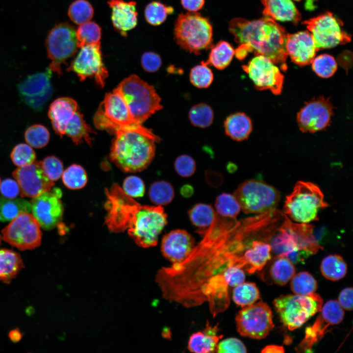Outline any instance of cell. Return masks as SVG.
<instances>
[{
    "label": "cell",
    "instance_id": "obj_1",
    "mask_svg": "<svg viewBox=\"0 0 353 353\" xmlns=\"http://www.w3.org/2000/svg\"><path fill=\"white\" fill-rule=\"evenodd\" d=\"M107 211L105 223L112 232L127 230L139 246H155L158 237L167 224V216L161 205H141L127 195L117 183L105 189Z\"/></svg>",
    "mask_w": 353,
    "mask_h": 353
},
{
    "label": "cell",
    "instance_id": "obj_2",
    "mask_svg": "<svg viewBox=\"0 0 353 353\" xmlns=\"http://www.w3.org/2000/svg\"><path fill=\"white\" fill-rule=\"evenodd\" d=\"M229 30L234 41L240 45L234 53L238 59H244L249 52L253 51L256 55L269 58L282 70H287L288 33L272 18L266 16L249 21L235 18L229 23Z\"/></svg>",
    "mask_w": 353,
    "mask_h": 353
},
{
    "label": "cell",
    "instance_id": "obj_3",
    "mask_svg": "<svg viewBox=\"0 0 353 353\" xmlns=\"http://www.w3.org/2000/svg\"><path fill=\"white\" fill-rule=\"evenodd\" d=\"M115 134L110 158L119 169L132 173L149 166L155 156V140L136 131H121Z\"/></svg>",
    "mask_w": 353,
    "mask_h": 353
},
{
    "label": "cell",
    "instance_id": "obj_4",
    "mask_svg": "<svg viewBox=\"0 0 353 353\" xmlns=\"http://www.w3.org/2000/svg\"><path fill=\"white\" fill-rule=\"evenodd\" d=\"M113 91L121 97L132 118L140 124L162 108L153 86L135 75L125 78Z\"/></svg>",
    "mask_w": 353,
    "mask_h": 353
},
{
    "label": "cell",
    "instance_id": "obj_5",
    "mask_svg": "<svg viewBox=\"0 0 353 353\" xmlns=\"http://www.w3.org/2000/svg\"><path fill=\"white\" fill-rule=\"evenodd\" d=\"M94 123L99 129L114 133L121 131H136L152 138L156 142L160 141L151 129L134 120L123 99L114 91L105 95L94 115Z\"/></svg>",
    "mask_w": 353,
    "mask_h": 353
},
{
    "label": "cell",
    "instance_id": "obj_6",
    "mask_svg": "<svg viewBox=\"0 0 353 353\" xmlns=\"http://www.w3.org/2000/svg\"><path fill=\"white\" fill-rule=\"evenodd\" d=\"M329 206L320 188L314 183L297 181L292 192L286 197L283 212L297 223H309L318 220L320 210Z\"/></svg>",
    "mask_w": 353,
    "mask_h": 353
},
{
    "label": "cell",
    "instance_id": "obj_7",
    "mask_svg": "<svg viewBox=\"0 0 353 353\" xmlns=\"http://www.w3.org/2000/svg\"><path fill=\"white\" fill-rule=\"evenodd\" d=\"M174 35L181 48L196 55L212 47V26L206 18L196 12L182 13L178 16Z\"/></svg>",
    "mask_w": 353,
    "mask_h": 353
},
{
    "label": "cell",
    "instance_id": "obj_8",
    "mask_svg": "<svg viewBox=\"0 0 353 353\" xmlns=\"http://www.w3.org/2000/svg\"><path fill=\"white\" fill-rule=\"evenodd\" d=\"M273 303L282 323L293 330L320 312L323 300L315 293L307 295L288 294L280 295Z\"/></svg>",
    "mask_w": 353,
    "mask_h": 353
},
{
    "label": "cell",
    "instance_id": "obj_9",
    "mask_svg": "<svg viewBox=\"0 0 353 353\" xmlns=\"http://www.w3.org/2000/svg\"><path fill=\"white\" fill-rule=\"evenodd\" d=\"M246 214H261L276 209L280 192L262 180L251 179L239 185L233 194Z\"/></svg>",
    "mask_w": 353,
    "mask_h": 353
},
{
    "label": "cell",
    "instance_id": "obj_10",
    "mask_svg": "<svg viewBox=\"0 0 353 353\" xmlns=\"http://www.w3.org/2000/svg\"><path fill=\"white\" fill-rule=\"evenodd\" d=\"M45 46L52 72L62 74L61 64L77 50L76 29L68 22L56 24L48 33Z\"/></svg>",
    "mask_w": 353,
    "mask_h": 353
},
{
    "label": "cell",
    "instance_id": "obj_11",
    "mask_svg": "<svg viewBox=\"0 0 353 353\" xmlns=\"http://www.w3.org/2000/svg\"><path fill=\"white\" fill-rule=\"evenodd\" d=\"M235 321L241 335L256 339L266 337L274 327L272 310L262 302L243 307L236 314Z\"/></svg>",
    "mask_w": 353,
    "mask_h": 353
},
{
    "label": "cell",
    "instance_id": "obj_12",
    "mask_svg": "<svg viewBox=\"0 0 353 353\" xmlns=\"http://www.w3.org/2000/svg\"><path fill=\"white\" fill-rule=\"evenodd\" d=\"M40 226L32 214H19L1 231V240L21 251L32 250L41 243Z\"/></svg>",
    "mask_w": 353,
    "mask_h": 353
},
{
    "label": "cell",
    "instance_id": "obj_13",
    "mask_svg": "<svg viewBox=\"0 0 353 353\" xmlns=\"http://www.w3.org/2000/svg\"><path fill=\"white\" fill-rule=\"evenodd\" d=\"M303 24L311 32L316 51L351 41V35L342 30V24L330 12L305 21Z\"/></svg>",
    "mask_w": 353,
    "mask_h": 353
},
{
    "label": "cell",
    "instance_id": "obj_14",
    "mask_svg": "<svg viewBox=\"0 0 353 353\" xmlns=\"http://www.w3.org/2000/svg\"><path fill=\"white\" fill-rule=\"evenodd\" d=\"M242 68L256 89H269L275 95L281 94L284 76L277 66L269 58L262 55H256Z\"/></svg>",
    "mask_w": 353,
    "mask_h": 353
},
{
    "label": "cell",
    "instance_id": "obj_15",
    "mask_svg": "<svg viewBox=\"0 0 353 353\" xmlns=\"http://www.w3.org/2000/svg\"><path fill=\"white\" fill-rule=\"evenodd\" d=\"M320 312L314 324L306 328L303 339L295 348L297 352H309L327 332L328 328L339 324L344 317L343 309L335 300L328 301Z\"/></svg>",
    "mask_w": 353,
    "mask_h": 353
},
{
    "label": "cell",
    "instance_id": "obj_16",
    "mask_svg": "<svg viewBox=\"0 0 353 353\" xmlns=\"http://www.w3.org/2000/svg\"><path fill=\"white\" fill-rule=\"evenodd\" d=\"M67 70L75 72L81 81L94 77L97 83L103 87L108 73L102 61L101 43L81 47Z\"/></svg>",
    "mask_w": 353,
    "mask_h": 353
},
{
    "label": "cell",
    "instance_id": "obj_17",
    "mask_svg": "<svg viewBox=\"0 0 353 353\" xmlns=\"http://www.w3.org/2000/svg\"><path fill=\"white\" fill-rule=\"evenodd\" d=\"M51 74L52 71L48 67L45 72L27 76L18 85L21 99L33 110H42L51 97L52 93Z\"/></svg>",
    "mask_w": 353,
    "mask_h": 353
},
{
    "label": "cell",
    "instance_id": "obj_18",
    "mask_svg": "<svg viewBox=\"0 0 353 353\" xmlns=\"http://www.w3.org/2000/svg\"><path fill=\"white\" fill-rule=\"evenodd\" d=\"M61 196V192L56 188L44 192L30 201L32 214L43 229H52L61 222L63 206Z\"/></svg>",
    "mask_w": 353,
    "mask_h": 353
},
{
    "label": "cell",
    "instance_id": "obj_19",
    "mask_svg": "<svg viewBox=\"0 0 353 353\" xmlns=\"http://www.w3.org/2000/svg\"><path fill=\"white\" fill-rule=\"evenodd\" d=\"M332 114L329 99L320 97L305 103L298 113L297 121L302 132L314 133L329 125Z\"/></svg>",
    "mask_w": 353,
    "mask_h": 353
},
{
    "label": "cell",
    "instance_id": "obj_20",
    "mask_svg": "<svg viewBox=\"0 0 353 353\" xmlns=\"http://www.w3.org/2000/svg\"><path fill=\"white\" fill-rule=\"evenodd\" d=\"M12 176L19 184L22 197L33 198L50 191L54 184L46 175L41 161L18 167Z\"/></svg>",
    "mask_w": 353,
    "mask_h": 353
},
{
    "label": "cell",
    "instance_id": "obj_21",
    "mask_svg": "<svg viewBox=\"0 0 353 353\" xmlns=\"http://www.w3.org/2000/svg\"><path fill=\"white\" fill-rule=\"evenodd\" d=\"M195 246L194 238L181 229L172 230L162 238L161 251L163 256L173 263L184 260Z\"/></svg>",
    "mask_w": 353,
    "mask_h": 353
},
{
    "label": "cell",
    "instance_id": "obj_22",
    "mask_svg": "<svg viewBox=\"0 0 353 353\" xmlns=\"http://www.w3.org/2000/svg\"><path fill=\"white\" fill-rule=\"evenodd\" d=\"M286 50L292 61L301 66L311 63L316 51L311 34L307 31L288 34Z\"/></svg>",
    "mask_w": 353,
    "mask_h": 353
},
{
    "label": "cell",
    "instance_id": "obj_23",
    "mask_svg": "<svg viewBox=\"0 0 353 353\" xmlns=\"http://www.w3.org/2000/svg\"><path fill=\"white\" fill-rule=\"evenodd\" d=\"M107 4L112 10L111 21L116 30L124 36L137 24L136 2L124 0H109Z\"/></svg>",
    "mask_w": 353,
    "mask_h": 353
},
{
    "label": "cell",
    "instance_id": "obj_24",
    "mask_svg": "<svg viewBox=\"0 0 353 353\" xmlns=\"http://www.w3.org/2000/svg\"><path fill=\"white\" fill-rule=\"evenodd\" d=\"M281 225L289 233L297 247L311 254L316 253L322 247L313 234L314 226L309 223H295L284 214Z\"/></svg>",
    "mask_w": 353,
    "mask_h": 353
},
{
    "label": "cell",
    "instance_id": "obj_25",
    "mask_svg": "<svg viewBox=\"0 0 353 353\" xmlns=\"http://www.w3.org/2000/svg\"><path fill=\"white\" fill-rule=\"evenodd\" d=\"M78 109L76 101L68 97L57 98L50 104L48 116L54 131L61 137L65 134L68 122Z\"/></svg>",
    "mask_w": 353,
    "mask_h": 353
},
{
    "label": "cell",
    "instance_id": "obj_26",
    "mask_svg": "<svg viewBox=\"0 0 353 353\" xmlns=\"http://www.w3.org/2000/svg\"><path fill=\"white\" fill-rule=\"evenodd\" d=\"M255 237L249 242L241 256L243 268L249 274L261 271L271 259V245L262 241L253 240Z\"/></svg>",
    "mask_w": 353,
    "mask_h": 353
},
{
    "label": "cell",
    "instance_id": "obj_27",
    "mask_svg": "<svg viewBox=\"0 0 353 353\" xmlns=\"http://www.w3.org/2000/svg\"><path fill=\"white\" fill-rule=\"evenodd\" d=\"M218 326H212L207 322L202 331L192 334L188 343V349L193 353H208L216 351L217 345L223 335H218Z\"/></svg>",
    "mask_w": 353,
    "mask_h": 353
},
{
    "label": "cell",
    "instance_id": "obj_28",
    "mask_svg": "<svg viewBox=\"0 0 353 353\" xmlns=\"http://www.w3.org/2000/svg\"><path fill=\"white\" fill-rule=\"evenodd\" d=\"M263 14L280 21L298 22L301 14L291 0H261Z\"/></svg>",
    "mask_w": 353,
    "mask_h": 353
},
{
    "label": "cell",
    "instance_id": "obj_29",
    "mask_svg": "<svg viewBox=\"0 0 353 353\" xmlns=\"http://www.w3.org/2000/svg\"><path fill=\"white\" fill-rule=\"evenodd\" d=\"M224 126L227 136L234 140L241 141L249 136L252 130V122L244 113L237 112L226 119Z\"/></svg>",
    "mask_w": 353,
    "mask_h": 353
},
{
    "label": "cell",
    "instance_id": "obj_30",
    "mask_svg": "<svg viewBox=\"0 0 353 353\" xmlns=\"http://www.w3.org/2000/svg\"><path fill=\"white\" fill-rule=\"evenodd\" d=\"M20 254L10 249H0V280L6 283L11 282L24 268Z\"/></svg>",
    "mask_w": 353,
    "mask_h": 353
},
{
    "label": "cell",
    "instance_id": "obj_31",
    "mask_svg": "<svg viewBox=\"0 0 353 353\" xmlns=\"http://www.w3.org/2000/svg\"><path fill=\"white\" fill-rule=\"evenodd\" d=\"M92 129L86 123L79 109L68 122L65 134L70 137L73 141L78 145L83 141L91 144L90 133H93Z\"/></svg>",
    "mask_w": 353,
    "mask_h": 353
},
{
    "label": "cell",
    "instance_id": "obj_32",
    "mask_svg": "<svg viewBox=\"0 0 353 353\" xmlns=\"http://www.w3.org/2000/svg\"><path fill=\"white\" fill-rule=\"evenodd\" d=\"M293 263L287 258L277 255L270 268V275L273 282L277 285H285L295 274Z\"/></svg>",
    "mask_w": 353,
    "mask_h": 353
},
{
    "label": "cell",
    "instance_id": "obj_33",
    "mask_svg": "<svg viewBox=\"0 0 353 353\" xmlns=\"http://www.w3.org/2000/svg\"><path fill=\"white\" fill-rule=\"evenodd\" d=\"M30 211V203L25 200L0 196V222L12 221L19 214Z\"/></svg>",
    "mask_w": 353,
    "mask_h": 353
},
{
    "label": "cell",
    "instance_id": "obj_34",
    "mask_svg": "<svg viewBox=\"0 0 353 353\" xmlns=\"http://www.w3.org/2000/svg\"><path fill=\"white\" fill-rule=\"evenodd\" d=\"M320 270L322 275L331 281H337L343 278L347 272V265L342 256L330 254L322 260Z\"/></svg>",
    "mask_w": 353,
    "mask_h": 353
},
{
    "label": "cell",
    "instance_id": "obj_35",
    "mask_svg": "<svg viewBox=\"0 0 353 353\" xmlns=\"http://www.w3.org/2000/svg\"><path fill=\"white\" fill-rule=\"evenodd\" d=\"M234 53L235 50L229 43L220 41L212 48L208 59L204 63L218 70H223L230 63Z\"/></svg>",
    "mask_w": 353,
    "mask_h": 353
},
{
    "label": "cell",
    "instance_id": "obj_36",
    "mask_svg": "<svg viewBox=\"0 0 353 353\" xmlns=\"http://www.w3.org/2000/svg\"><path fill=\"white\" fill-rule=\"evenodd\" d=\"M215 212L212 207L205 203H198L194 205L189 211L188 216L192 224L199 227L197 230L207 228L212 223Z\"/></svg>",
    "mask_w": 353,
    "mask_h": 353
},
{
    "label": "cell",
    "instance_id": "obj_37",
    "mask_svg": "<svg viewBox=\"0 0 353 353\" xmlns=\"http://www.w3.org/2000/svg\"><path fill=\"white\" fill-rule=\"evenodd\" d=\"M232 297L237 305L243 307L255 303L260 298V293L255 283L244 282L234 287Z\"/></svg>",
    "mask_w": 353,
    "mask_h": 353
},
{
    "label": "cell",
    "instance_id": "obj_38",
    "mask_svg": "<svg viewBox=\"0 0 353 353\" xmlns=\"http://www.w3.org/2000/svg\"><path fill=\"white\" fill-rule=\"evenodd\" d=\"M151 202L157 205H164L170 203L175 197V191L172 185L165 180L153 182L149 191Z\"/></svg>",
    "mask_w": 353,
    "mask_h": 353
},
{
    "label": "cell",
    "instance_id": "obj_39",
    "mask_svg": "<svg viewBox=\"0 0 353 353\" xmlns=\"http://www.w3.org/2000/svg\"><path fill=\"white\" fill-rule=\"evenodd\" d=\"M101 27L95 22L88 21L79 25L76 29L78 48L100 43Z\"/></svg>",
    "mask_w": 353,
    "mask_h": 353
},
{
    "label": "cell",
    "instance_id": "obj_40",
    "mask_svg": "<svg viewBox=\"0 0 353 353\" xmlns=\"http://www.w3.org/2000/svg\"><path fill=\"white\" fill-rule=\"evenodd\" d=\"M317 282L311 274L307 272H301L291 279L290 288L295 294L307 295L315 292Z\"/></svg>",
    "mask_w": 353,
    "mask_h": 353
},
{
    "label": "cell",
    "instance_id": "obj_41",
    "mask_svg": "<svg viewBox=\"0 0 353 353\" xmlns=\"http://www.w3.org/2000/svg\"><path fill=\"white\" fill-rule=\"evenodd\" d=\"M191 124L197 127L205 128L211 125L214 119L212 108L204 103L197 104L192 106L188 114Z\"/></svg>",
    "mask_w": 353,
    "mask_h": 353
},
{
    "label": "cell",
    "instance_id": "obj_42",
    "mask_svg": "<svg viewBox=\"0 0 353 353\" xmlns=\"http://www.w3.org/2000/svg\"><path fill=\"white\" fill-rule=\"evenodd\" d=\"M68 15L75 24L80 25L90 21L94 15L91 4L86 0H76L70 5Z\"/></svg>",
    "mask_w": 353,
    "mask_h": 353
},
{
    "label": "cell",
    "instance_id": "obj_43",
    "mask_svg": "<svg viewBox=\"0 0 353 353\" xmlns=\"http://www.w3.org/2000/svg\"><path fill=\"white\" fill-rule=\"evenodd\" d=\"M215 206L217 213L226 218H236L241 210L234 195L226 193L219 195L216 198Z\"/></svg>",
    "mask_w": 353,
    "mask_h": 353
},
{
    "label": "cell",
    "instance_id": "obj_44",
    "mask_svg": "<svg viewBox=\"0 0 353 353\" xmlns=\"http://www.w3.org/2000/svg\"><path fill=\"white\" fill-rule=\"evenodd\" d=\"M64 185L71 189L83 188L87 181L86 173L84 168L77 164H73L67 168L62 175Z\"/></svg>",
    "mask_w": 353,
    "mask_h": 353
},
{
    "label": "cell",
    "instance_id": "obj_45",
    "mask_svg": "<svg viewBox=\"0 0 353 353\" xmlns=\"http://www.w3.org/2000/svg\"><path fill=\"white\" fill-rule=\"evenodd\" d=\"M174 11L173 8L153 1L148 4L145 9V17L147 22L153 25L163 23L169 14Z\"/></svg>",
    "mask_w": 353,
    "mask_h": 353
},
{
    "label": "cell",
    "instance_id": "obj_46",
    "mask_svg": "<svg viewBox=\"0 0 353 353\" xmlns=\"http://www.w3.org/2000/svg\"><path fill=\"white\" fill-rule=\"evenodd\" d=\"M26 143L34 148L45 147L50 140V132L48 129L40 124L33 125L28 127L25 133Z\"/></svg>",
    "mask_w": 353,
    "mask_h": 353
},
{
    "label": "cell",
    "instance_id": "obj_47",
    "mask_svg": "<svg viewBox=\"0 0 353 353\" xmlns=\"http://www.w3.org/2000/svg\"><path fill=\"white\" fill-rule=\"evenodd\" d=\"M312 68L319 76L328 78L335 73L337 63L333 56L328 54H321L314 58L312 61Z\"/></svg>",
    "mask_w": 353,
    "mask_h": 353
},
{
    "label": "cell",
    "instance_id": "obj_48",
    "mask_svg": "<svg viewBox=\"0 0 353 353\" xmlns=\"http://www.w3.org/2000/svg\"><path fill=\"white\" fill-rule=\"evenodd\" d=\"M213 74L204 62L192 68L190 72L189 78L191 83L196 87H208L213 80Z\"/></svg>",
    "mask_w": 353,
    "mask_h": 353
},
{
    "label": "cell",
    "instance_id": "obj_49",
    "mask_svg": "<svg viewBox=\"0 0 353 353\" xmlns=\"http://www.w3.org/2000/svg\"><path fill=\"white\" fill-rule=\"evenodd\" d=\"M10 157L15 165L21 167L34 161L36 153L28 144L21 143L14 147L11 152Z\"/></svg>",
    "mask_w": 353,
    "mask_h": 353
},
{
    "label": "cell",
    "instance_id": "obj_50",
    "mask_svg": "<svg viewBox=\"0 0 353 353\" xmlns=\"http://www.w3.org/2000/svg\"><path fill=\"white\" fill-rule=\"evenodd\" d=\"M43 169L51 181L57 180L62 176L63 165L61 161L55 156H48L41 161Z\"/></svg>",
    "mask_w": 353,
    "mask_h": 353
},
{
    "label": "cell",
    "instance_id": "obj_51",
    "mask_svg": "<svg viewBox=\"0 0 353 353\" xmlns=\"http://www.w3.org/2000/svg\"><path fill=\"white\" fill-rule=\"evenodd\" d=\"M174 168L176 172L181 176L188 177L192 176L196 170L194 159L187 154L178 156L175 160Z\"/></svg>",
    "mask_w": 353,
    "mask_h": 353
},
{
    "label": "cell",
    "instance_id": "obj_52",
    "mask_svg": "<svg viewBox=\"0 0 353 353\" xmlns=\"http://www.w3.org/2000/svg\"><path fill=\"white\" fill-rule=\"evenodd\" d=\"M123 189L128 196L138 198L143 196L145 187L143 180L140 177L131 176L124 180Z\"/></svg>",
    "mask_w": 353,
    "mask_h": 353
},
{
    "label": "cell",
    "instance_id": "obj_53",
    "mask_svg": "<svg viewBox=\"0 0 353 353\" xmlns=\"http://www.w3.org/2000/svg\"><path fill=\"white\" fill-rule=\"evenodd\" d=\"M215 352L226 353H245L247 352V349L240 340L231 337L218 342Z\"/></svg>",
    "mask_w": 353,
    "mask_h": 353
},
{
    "label": "cell",
    "instance_id": "obj_54",
    "mask_svg": "<svg viewBox=\"0 0 353 353\" xmlns=\"http://www.w3.org/2000/svg\"><path fill=\"white\" fill-rule=\"evenodd\" d=\"M161 64L160 56L154 52H145L142 56L141 65L146 72L150 73L156 72L159 69Z\"/></svg>",
    "mask_w": 353,
    "mask_h": 353
},
{
    "label": "cell",
    "instance_id": "obj_55",
    "mask_svg": "<svg viewBox=\"0 0 353 353\" xmlns=\"http://www.w3.org/2000/svg\"><path fill=\"white\" fill-rule=\"evenodd\" d=\"M224 278L230 287H235L245 280V274L242 268L236 266L228 268L223 273Z\"/></svg>",
    "mask_w": 353,
    "mask_h": 353
},
{
    "label": "cell",
    "instance_id": "obj_56",
    "mask_svg": "<svg viewBox=\"0 0 353 353\" xmlns=\"http://www.w3.org/2000/svg\"><path fill=\"white\" fill-rule=\"evenodd\" d=\"M0 192L3 197L15 199L20 193V190L17 181L11 178H7L0 182Z\"/></svg>",
    "mask_w": 353,
    "mask_h": 353
},
{
    "label": "cell",
    "instance_id": "obj_57",
    "mask_svg": "<svg viewBox=\"0 0 353 353\" xmlns=\"http://www.w3.org/2000/svg\"><path fill=\"white\" fill-rule=\"evenodd\" d=\"M353 292L352 287H347L340 292L338 302L343 309L348 311L353 310Z\"/></svg>",
    "mask_w": 353,
    "mask_h": 353
},
{
    "label": "cell",
    "instance_id": "obj_58",
    "mask_svg": "<svg viewBox=\"0 0 353 353\" xmlns=\"http://www.w3.org/2000/svg\"><path fill=\"white\" fill-rule=\"evenodd\" d=\"M204 0H181L183 7L189 12H197L203 7Z\"/></svg>",
    "mask_w": 353,
    "mask_h": 353
},
{
    "label": "cell",
    "instance_id": "obj_59",
    "mask_svg": "<svg viewBox=\"0 0 353 353\" xmlns=\"http://www.w3.org/2000/svg\"><path fill=\"white\" fill-rule=\"evenodd\" d=\"M284 352V348L278 345H268L261 351L263 353H282Z\"/></svg>",
    "mask_w": 353,
    "mask_h": 353
},
{
    "label": "cell",
    "instance_id": "obj_60",
    "mask_svg": "<svg viewBox=\"0 0 353 353\" xmlns=\"http://www.w3.org/2000/svg\"><path fill=\"white\" fill-rule=\"evenodd\" d=\"M180 192L183 197L189 198L191 197L194 193V188L192 186L189 184H185L181 187Z\"/></svg>",
    "mask_w": 353,
    "mask_h": 353
},
{
    "label": "cell",
    "instance_id": "obj_61",
    "mask_svg": "<svg viewBox=\"0 0 353 353\" xmlns=\"http://www.w3.org/2000/svg\"><path fill=\"white\" fill-rule=\"evenodd\" d=\"M9 336L12 341L16 342L21 339L22 334L19 330L15 329L10 331Z\"/></svg>",
    "mask_w": 353,
    "mask_h": 353
},
{
    "label": "cell",
    "instance_id": "obj_62",
    "mask_svg": "<svg viewBox=\"0 0 353 353\" xmlns=\"http://www.w3.org/2000/svg\"><path fill=\"white\" fill-rule=\"evenodd\" d=\"M296 0V1H300V0Z\"/></svg>",
    "mask_w": 353,
    "mask_h": 353
},
{
    "label": "cell",
    "instance_id": "obj_63",
    "mask_svg": "<svg viewBox=\"0 0 353 353\" xmlns=\"http://www.w3.org/2000/svg\"></svg>",
    "mask_w": 353,
    "mask_h": 353
}]
</instances>
